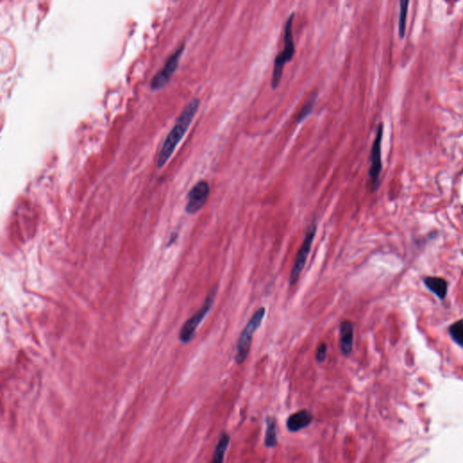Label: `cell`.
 Masks as SVG:
<instances>
[{"instance_id":"1","label":"cell","mask_w":463,"mask_h":463,"mask_svg":"<svg viewBox=\"0 0 463 463\" xmlns=\"http://www.w3.org/2000/svg\"><path fill=\"white\" fill-rule=\"evenodd\" d=\"M200 105V101L194 98L189 102L186 107L183 109L182 112L178 116L175 123L174 127L172 128L170 132L166 136V139L163 142L162 147L159 151V156L157 159V166L162 167L168 159L170 158L176 148L182 139L184 135L190 126L194 115L198 112V107Z\"/></svg>"},{"instance_id":"2","label":"cell","mask_w":463,"mask_h":463,"mask_svg":"<svg viewBox=\"0 0 463 463\" xmlns=\"http://www.w3.org/2000/svg\"><path fill=\"white\" fill-rule=\"evenodd\" d=\"M295 17V13L291 12L289 17L286 20L284 26V47L281 53L278 54L274 60L273 76H272V87L273 90L277 89L281 83V76L283 74V69L287 63L293 60L295 55V44L293 40V24Z\"/></svg>"},{"instance_id":"3","label":"cell","mask_w":463,"mask_h":463,"mask_svg":"<svg viewBox=\"0 0 463 463\" xmlns=\"http://www.w3.org/2000/svg\"><path fill=\"white\" fill-rule=\"evenodd\" d=\"M265 312L266 309L264 307H261L260 309H258L240 334L236 346L235 356V361L238 364H243L246 358L248 357L254 333L260 328L262 320L265 317Z\"/></svg>"},{"instance_id":"4","label":"cell","mask_w":463,"mask_h":463,"mask_svg":"<svg viewBox=\"0 0 463 463\" xmlns=\"http://www.w3.org/2000/svg\"><path fill=\"white\" fill-rule=\"evenodd\" d=\"M216 293H217V287H214L208 293L202 307L198 309L197 313H194L188 321H186L185 324L183 325L181 330L179 332V339L180 341H182L183 343H185V344L189 343L194 338V333L197 331L198 326L201 324V322L204 321V319L206 317V315L212 309Z\"/></svg>"},{"instance_id":"5","label":"cell","mask_w":463,"mask_h":463,"mask_svg":"<svg viewBox=\"0 0 463 463\" xmlns=\"http://www.w3.org/2000/svg\"><path fill=\"white\" fill-rule=\"evenodd\" d=\"M316 233H317V225L315 223H312L308 227L303 242L298 252L297 256L294 261L290 276H289V285L290 286L295 285L300 279L301 273L306 265L307 258L311 249L314 238L316 236Z\"/></svg>"},{"instance_id":"6","label":"cell","mask_w":463,"mask_h":463,"mask_svg":"<svg viewBox=\"0 0 463 463\" xmlns=\"http://www.w3.org/2000/svg\"><path fill=\"white\" fill-rule=\"evenodd\" d=\"M384 134V125L380 123L377 128L376 139L373 143L372 150H371V166L369 169V177L371 180V187L372 190L377 189L379 185V176L382 171V160H381V143L383 139Z\"/></svg>"},{"instance_id":"7","label":"cell","mask_w":463,"mask_h":463,"mask_svg":"<svg viewBox=\"0 0 463 463\" xmlns=\"http://www.w3.org/2000/svg\"><path fill=\"white\" fill-rule=\"evenodd\" d=\"M184 48H185V44H180L176 49V51L167 58L166 64L163 66L162 69L159 70L151 80V89H153V90L160 89L168 82V80L174 74L176 69L178 68V62L180 59V56L184 52Z\"/></svg>"},{"instance_id":"8","label":"cell","mask_w":463,"mask_h":463,"mask_svg":"<svg viewBox=\"0 0 463 463\" xmlns=\"http://www.w3.org/2000/svg\"><path fill=\"white\" fill-rule=\"evenodd\" d=\"M209 194L210 186L208 183L205 180L197 183L188 193V201L186 206V213L193 214L198 212L205 206Z\"/></svg>"},{"instance_id":"9","label":"cell","mask_w":463,"mask_h":463,"mask_svg":"<svg viewBox=\"0 0 463 463\" xmlns=\"http://www.w3.org/2000/svg\"><path fill=\"white\" fill-rule=\"evenodd\" d=\"M340 349L345 356L351 355L354 343V325L348 320L341 321L340 326Z\"/></svg>"},{"instance_id":"10","label":"cell","mask_w":463,"mask_h":463,"mask_svg":"<svg viewBox=\"0 0 463 463\" xmlns=\"http://www.w3.org/2000/svg\"><path fill=\"white\" fill-rule=\"evenodd\" d=\"M313 416L307 410H301L289 417L287 421V428L290 431H301L308 427L312 422Z\"/></svg>"},{"instance_id":"11","label":"cell","mask_w":463,"mask_h":463,"mask_svg":"<svg viewBox=\"0 0 463 463\" xmlns=\"http://www.w3.org/2000/svg\"><path fill=\"white\" fill-rule=\"evenodd\" d=\"M424 283L431 293H434L440 299H444L447 295V282L443 278L427 277L424 279Z\"/></svg>"},{"instance_id":"12","label":"cell","mask_w":463,"mask_h":463,"mask_svg":"<svg viewBox=\"0 0 463 463\" xmlns=\"http://www.w3.org/2000/svg\"><path fill=\"white\" fill-rule=\"evenodd\" d=\"M230 436L227 433H224L218 441L217 445L213 454V459L211 463H223L226 455L227 448L229 445Z\"/></svg>"},{"instance_id":"13","label":"cell","mask_w":463,"mask_h":463,"mask_svg":"<svg viewBox=\"0 0 463 463\" xmlns=\"http://www.w3.org/2000/svg\"><path fill=\"white\" fill-rule=\"evenodd\" d=\"M265 438L264 444L266 447L273 448L277 444V431H276V422L273 417H269L266 421Z\"/></svg>"},{"instance_id":"14","label":"cell","mask_w":463,"mask_h":463,"mask_svg":"<svg viewBox=\"0 0 463 463\" xmlns=\"http://www.w3.org/2000/svg\"><path fill=\"white\" fill-rule=\"evenodd\" d=\"M317 99L318 91L317 90H314V91L309 94L304 105L301 108V112L298 115V123H301V121H303L307 117H309V115L312 112L313 109H314L315 105H316Z\"/></svg>"},{"instance_id":"15","label":"cell","mask_w":463,"mask_h":463,"mask_svg":"<svg viewBox=\"0 0 463 463\" xmlns=\"http://www.w3.org/2000/svg\"><path fill=\"white\" fill-rule=\"evenodd\" d=\"M408 6L409 1H400L399 22H398V29L401 37H404L405 34V27H406V18H407Z\"/></svg>"},{"instance_id":"16","label":"cell","mask_w":463,"mask_h":463,"mask_svg":"<svg viewBox=\"0 0 463 463\" xmlns=\"http://www.w3.org/2000/svg\"><path fill=\"white\" fill-rule=\"evenodd\" d=\"M449 332L457 344L463 346V321H457L451 325Z\"/></svg>"},{"instance_id":"17","label":"cell","mask_w":463,"mask_h":463,"mask_svg":"<svg viewBox=\"0 0 463 463\" xmlns=\"http://www.w3.org/2000/svg\"><path fill=\"white\" fill-rule=\"evenodd\" d=\"M327 354H328V347L326 343H321L319 348L317 349V352H316V360L319 362V363H322L324 362L326 357H327Z\"/></svg>"}]
</instances>
